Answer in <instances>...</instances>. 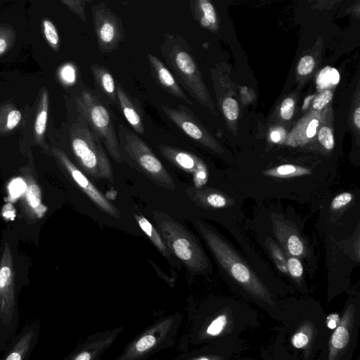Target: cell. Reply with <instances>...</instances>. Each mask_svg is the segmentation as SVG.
Returning <instances> with one entry per match:
<instances>
[{
    "label": "cell",
    "mask_w": 360,
    "mask_h": 360,
    "mask_svg": "<svg viewBox=\"0 0 360 360\" xmlns=\"http://www.w3.org/2000/svg\"><path fill=\"white\" fill-rule=\"evenodd\" d=\"M160 51L176 80L191 96L210 106L207 89L186 39L179 35L166 34L160 45Z\"/></svg>",
    "instance_id": "obj_1"
},
{
    "label": "cell",
    "mask_w": 360,
    "mask_h": 360,
    "mask_svg": "<svg viewBox=\"0 0 360 360\" xmlns=\"http://www.w3.org/2000/svg\"><path fill=\"white\" fill-rule=\"evenodd\" d=\"M194 224L219 264L252 295L271 303L267 288L235 250L219 235L200 221Z\"/></svg>",
    "instance_id": "obj_2"
},
{
    "label": "cell",
    "mask_w": 360,
    "mask_h": 360,
    "mask_svg": "<svg viewBox=\"0 0 360 360\" xmlns=\"http://www.w3.org/2000/svg\"><path fill=\"white\" fill-rule=\"evenodd\" d=\"M153 219L171 253L189 270L204 273L210 269L209 259L189 230L162 211L154 212Z\"/></svg>",
    "instance_id": "obj_3"
},
{
    "label": "cell",
    "mask_w": 360,
    "mask_h": 360,
    "mask_svg": "<svg viewBox=\"0 0 360 360\" xmlns=\"http://www.w3.org/2000/svg\"><path fill=\"white\" fill-rule=\"evenodd\" d=\"M117 137L124 160L158 185L169 190L176 188L168 171L136 132L119 124Z\"/></svg>",
    "instance_id": "obj_4"
},
{
    "label": "cell",
    "mask_w": 360,
    "mask_h": 360,
    "mask_svg": "<svg viewBox=\"0 0 360 360\" xmlns=\"http://www.w3.org/2000/svg\"><path fill=\"white\" fill-rule=\"evenodd\" d=\"M181 321L179 312L159 319L131 340L115 360H145L172 347Z\"/></svg>",
    "instance_id": "obj_5"
},
{
    "label": "cell",
    "mask_w": 360,
    "mask_h": 360,
    "mask_svg": "<svg viewBox=\"0 0 360 360\" xmlns=\"http://www.w3.org/2000/svg\"><path fill=\"white\" fill-rule=\"evenodd\" d=\"M71 144L75 157L87 174L94 179L114 181L112 165L102 142L84 117L75 128Z\"/></svg>",
    "instance_id": "obj_6"
},
{
    "label": "cell",
    "mask_w": 360,
    "mask_h": 360,
    "mask_svg": "<svg viewBox=\"0 0 360 360\" xmlns=\"http://www.w3.org/2000/svg\"><path fill=\"white\" fill-rule=\"evenodd\" d=\"M78 104L84 119L104 144L110 157L117 163L123 162L117 133L109 110L91 91L82 92Z\"/></svg>",
    "instance_id": "obj_7"
},
{
    "label": "cell",
    "mask_w": 360,
    "mask_h": 360,
    "mask_svg": "<svg viewBox=\"0 0 360 360\" xmlns=\"http://www.w3.org/2000/svg\"><path fill=\"white\" fill-rule=\"evenodd\" d=\"M91 14L100 51L111 53L115 51L124 39L122 20L103 2L93 5Z\"/></svg>",
    "instance_id": "obj_8"
},
{
    "label": "cell",
    "mask_w": 360,
    "mask_h": 360,
    "mask_svg": "<svg viewBox=\"0 0 360 360\" xmlns=\"http://www.w3.org/2000/svg\"><path fill=\"white\" fill-rule=\"evenodd\" d=\"M0 318L5 328L18 320L13 257L8 243L4 245L0 259Z\"/></svg>",
    "instance_id": "obj_9"
},
{
    "label": "cell",
    "mask_w": 360,
    "mask_h": 360,
    "mask_svg": "<svg viewBox=\"0 0 360 360\" xmlns=\"http://www.w3.org/2000/svg\"><path fill=\"white\" fill-rule=\"evenodd\" d=\"M54 153L69 176L99 209L112 217H120V210L97 189L89 178L70 160L63 151L56 150Z\"/></svg>",
    "instance_id": "obj_10"
},
{
    "label": "cell",
    "mask_w": 360,
    "mask_h": 360,
    "mask_svg": "<svg viewBox=\"0 0 360 360\" xmlns=\"http://www.w3.org/2000/svg\"><path fill=\"white\" fill-rule=\"evenodd\" d=\"M161 108L168 119L188 136L212 150H218L215 141L186 106L179 104L176 108H172L162 104Z\"/></svg>",
    "instance_id": "obj_11"
},
{
    "label": "cell",
    "mask_w": 360,
    "mask_h": 360,
    "mask_svg": "<svg viewBox=\"0 0 360 360\" xmlns=\"http://www.w3.org/2000/svg\"><path fill=\"white\" fill-rule=\"evenodd\" d=\"M124 327L122 326L94 333L61 360H99L103 354L115 342Z\"/></svg>",
    "instance_id": "obj_12"
},
{
    "label": "cell",
    "mask_w": 360,
    "mask_h": 360,
    "mask_svg": "<svg viewBox=\"0 0 360 360\" xmlns=\"http://www.w3.org/2000/svg\"><path fill=\"white\" fill-rule=\"evenodd\" d=\"M162 155L181 170L192 174L195 187L202 188L208 180V170L205 163L188 152L166 144L159 146Z\"/></svg>",
    "instance_id": "obj_13"
},
{
    "label": "cell",
    "mask_w": 360,
    "mask_h": 360,
    "mask_svg": "<svg viewBox=\"0 0 360 360\" xmlns=\"http://www.w3.org/2000/svg\"><path fill=\"white\" fill-rule=\"evenodd\" d=\"M39 328L37 321L27 324L12 339L2 360H29L39 340Z\"/></svg>",
    "instance_id": "obj_14"
},
{
    "label": "cell",
    "mask_w": 360,
    "mask_h": 360,
    "mask_svg": "<svg viewBox=\"0 0 360 360\" xmlns=\"http://www.w3.org/2000/svg\"><path fill=\"white\" fill-rule=\"evenodd\" d=\"M22 176L25 184L22 198V211L28 221H35L45 214L46 207L41 202V189L33 174L24 170Z\"/></svg>",
    "instance_id": "obj_15"
},
{
    "label": "cell",
    "mask_w": 360,
    "mask_h": 360,
    "mask_svg": "<svg viewBox=\"0 0 360 360\" xmlns=\"http://www.w3.org/2000/svg\"><path fill=\"white\" fill-rule=\"evenodd\" d=\"M147 58L151 74L156 83L171 95L192 105L193 103L183 91L175 77L165 65L152 53H148Z\"/></svg>",
    "instance_id": "obj_16"
},
{
    "label": "cell",
    "mask_w": 360,
    "mask_h": 360,
    "mask_svg": "<svg viewBox=\"0 0 360 360\" xmlns=\"http://www.w3.org/2000/svg\"><path fill=\"white\" fill-rule=\"evenodd\" d=\"M116 94L120 110L132 129L139 134H144L143 116L138 103L134 101L124 88L117 84Z\"/></svg>",
    "instance_id": "obj_17"
},
{
    "label": "cell",
    "mask_w": 360,
    "mask_h": 360,
    "mask_svg": "<svg viewBox=\"0 0 360 360\" xmlns=\"http://www.w3.org/2000/svg\"><path fill=\"white\" fill-rule=\"evenodd\" d=\"M275 236L283 245L288 254L296 257H302L305 254V246L302 239L296 231L283 223L274 221Z\"/></svg>",
    "instance_id": "obj_18"
},
{
    "label": "cell",
    "mask_w": 360,
    "mask_h": 360,
    "mask_svg": "<svg viewBox=\"0 0 360 360\" xmlns=\"http://www.w3.org/2000/svg\"><path fill=\"white\" fill-rule=\"evenodd\" d=\"M354 309L349 306L345 311L342 320L333 333L329 345L328 360H335L338 355L348 345Z\"/></svg>",
    "instance_id": "obj_19"
},
{
    "label": "cell",
    "mask_w": 360,
    "mask_h": 360,
    "mask_svg": "<svg viewBox=\"0 0 360 360\" xmlns=\"http://www.w3.org/2000/svg\"><path fill=\"white\" fill-rule=\"evenodd\" d=\"M321 113L311 112L303 117L290 133L287 143L291 146L302 145L307 143L316 133Z\"/></svg>",
    "instance_id": "obj_20"
},
{
    "label": "cell",
    "mask_w": 360,
    "mask_h": 360,
    "mask_svg": "<svg viewBox=\"0 0 360 360\" xmlns=\"http://www.w3.org/2000/svg\"><path fill=\"white\" fill-rule=\"evenodd\" d=\"M91 71L94 82L99 92L106 97L111 103H117L116 89L117 84L110 72L105 67L98 64L91 65Z\"/></svg>",
    "instance_id": "obj_21"
},
{
    "label": "cell",
    "mask_w": 360,
    "mask_h": 360,
    "mask_svg": "<svg viewBox=\"0 0 360 360\" xmlns=\"http://www.w3.org/2000/svg\"><path fill=\"white\" fill-rule=\"evenodd\" d=\"M186 191L195 203L204 207L222 208L227 205L228 199L223 194L207 188L189 187Z\"/></svg>",
    "instance_id": "obj_22"
},
{
    "label": "cell",
    "mask_w": 360,
    "mask_h": 360,
    "mask_svg": "<svg viewBox=\"0 0 360 360\" xmlns=\"http://www.w3.org/2000/svg\"><path fill=\"white\" fill-rule=\"evenodd\" d=\"M191 9L193 16L205 27H210L216 24L217 15L214 8L207 0L191 1Z\"/></svg>",
    "instance_id": "obj_23"
},
{
    "label": "cell",
    "mask_w": 360,
    "mask_h": 360,
    "mask_svg": "<svg viewBox=\"0 0 360 360\" xmlns=\"http://www.w3.org/2000/svg\"><path fill=\"white\" fill-rule=\"evenodd\" d=\"M134 218L141 230L147 235L159 252L165 257H169L172 253L158 231L143 216L135 214Z\"/></svg>",
    "instance_id": "obj_24"
},
{
    "label": "cell",
    "mask_w": 360,
    "mask_h": 360,
    "mask_svg": "<svg viewBox=\"0 0 360 360\" xmlns=\"http://www.w3.org/2000/svg\"><path fill=\"white\" fill-rule=\"evenodd\" d=\"M310 173L311 170L308 168L290 164L282 165L264 172L266 176L284 179L304 176Z\"/></svg>",
    "instance_id": "obj_25"
},
{
    "label": "cell",
    "mask_w": 360,
    "mask_h": 360,
    "mask_svg": "<svg viewBox=\"0 0 360 360\" xmlns=\"http://www.w3.org/2000/svg\"><path fill=\"white\" fill-rule=\"evenodd\" d=\"M266 246L269 250L271 256L278 268V269L285 274H288L287 270V259L284 252L282 249L275 243L271 238L266 240Z\"/></svg>",
    "instance_id": "obj_26"
},
{
    "label": "cell",
    "mask_w": 360,
    "mask_h": 360,
    "mask_svg": "<svg viewBox=\"0 0 360 360\" xmlns=\"http://www.w3.org/2000/svg\"><path fill=\"white\" fill-rule=\"evenodd\" d=\"M311 335V327L309 325H305L292 335L291 343L297 349L304 348L309 344Z\"/></svg>",
    "instance_id": "obj_27"
},
{
    "label": "cell",
    "mask_w": 360,
    "mask_h": 360,
    "mask_svg": "<svg viewBox=\"0 0 360 360\" xmlns=\"http://www.w3.org/2000/svg\"><path fill=\"white\" fill-rule=\"evenodd\" d=\"M339 79V73L335 69L326 68L320 72L317 83L321 88H323L329 84H337Z\"/></svg>",
    "instance_id": "obj_28"
},
{
    "label": "cell",
    "mask_w": 360,
    "mask_h": 360,
    "mask_svg": "<svg viewBox=\"0 0 360 360\" xmlns=\"http://www.w3.org/2000/svg\"><path fill=\"white\" fill-rule=\"evenodd\" d=\"M288 273L295 280H301L303 275V266L300 260L293 256H286Z\"/></svg>",
    "instance_id": "obj_29"
},
{
    "label": "cell",
    "mask_w": 360,
    "mask_h": 360,
    "mask_svg": "<svg viewBox=\"0 0 360 360\" xmlns=\"http://www.w3.org/2000/svg\"><path fill=\"white\" fill-rule=\"evenodd\" d=\"M222 110L226 117L230 120H235L239 114L238 104L233 98H226L222 102Z\"/></svg>",
    "instance_id": "obj_30"
},
{
    "label": "cell",
    "mask_w": 360,
    "mask_h": 360,
    "mask_svg": "<svg viewBox=\"0 0 360 360\" xmlns=\"http://www.w3.org/2000/svg\"><path fill=\"white\" fill-rule=\"evenodd\" d=\"M319 143L327 150H330L334 147V138L331 129L323 125L320 127L318 132Z\"/></svg>",
    "instance_id": "obj_31"
},
{
    "label": "cell",
    "mask_w": 360,
    "mask_h": 360,
    "mask_svg": "<svg viewBox=\"0 0 360 360\" xmlns=\"http://www.w3.org/2000/svg\"><path fill=\"white\" fill-rule=\"evenodd\" d=\"M353 195L349 192H343L336 195L332 200L330 206L334 210H338L350 203Z\"/></svg>",
    "instance_id": "obj_32"
},
{
    "label": "cell",
    "mask_w": 360,
    "mask_h": 360,
    "mask_svg": "<svg viewBox=\"0 0 360 360\" xmlns=\"http://www.w3.org/2000/svg\"><path fill=\"white\" fill-rule=\"evenodd\" d=\"M44 32L48 41L53 46H56L59 37L55 26L49 20L44 21Z\"/></svg>",
    "instance_id": "obj_33"
},
{
    "label": "cell",
    "mask_w": 360,
    "mask_h": 360,
    "mask_svg": "<svg viewBox=\"0 0 360 360\" xmlns=\"http://www.w3.org/2000/svg\"><path fill=\"white\" fill-rule=\"evenodd\" d=\"M45 105L44 108L38 113L35 121L34 129L38 136H41L46 129L47 122V108L46 101H45Z\"/></svg>",
    "instance_id": "obj_34"
},
{
    "label": "cell",
    "mask_w": 360,
    "mask_h": 360,
    "mask_svg": "<svg viewBox=\"0 0 360 360\" xmlns=\"http://www.w3.org/2000/svg\"><path fill=\"white\" fill-rule=\"evenodd\" d=\"M315 60L311 56H305L302 57L297 65V72L300 75H307L309 74L314 69Z\"/></svg>",
    "instance_id": "obj_35"
},
{
    "label": "cell",
    "mask_w": 360,
    "mask_h": 360,
    "mask_svg": "<svg viewBox=\"0 0 360 360\" xmlns=\"http://www.w3.org/2000/svg\"><path fill=\"white\" fill-rule=\"evenodd\" d=\"M333 93L329 89L321 91L314 99L313 108L316 110L323 109L332 99Z\"/></svg>",
    "instance_id": "obj_36"
},
{
    "label": "cell",
    "mask_w": 360,
    "mask_h": 360,
    "mask_svg": "<svg viewBox=\"0 0 360 360\" xmlns=\"http://www.w3.org/2000/svg\"><path fill=\"white\" fill-rule=\"evenodd\" d=\"M295 101L292 98H285L281 106L280 115L284 120H290L294 112Z\"/></svg>",
    "instance_id": "obj_37"
},
{
    "label": "cell",
    "mask_w": 360,
    "mask_h": 360,
    "mask_svg": "<svg viewBox=\"0 0 360 360\" xmlns=\"http://www.w3.org/2000/svg\"><path fill=\"white\" fill-rule=\"evenodd\" d=\"M65 4L70 6V8L77 13L79 17L86 21V15L84 11V7L86 1H65Z\"/></svg>",
    "instance_id": "obj_38"
},
{
    "label": "cell",
    "mask_w": 360,
    "mask_h": 360,
    "mask_svg": "<svg viewBox=\"0 0 360 360\" xmlns=\"http://www.w3.org/2000/svg\"><path fill=\"white\" fill-rule=\"evenodd\" d=\"M21 119V113L17 110L11 111L7 117L6 127L8 129H12L19 123Z\"/></svg>",
    "instance_id": "obj_39"
},
{
    "label": "cell",
    "mask_w": 360,
    "mask_h": 360,
    "mask_svg": "<svg viewBox=\"0 0 360 360\" xmlns=\"http://www.w3.org/2000/svg\"><path fill=\"white\" fill-rule=\"evenodd\" d=\"M61 77L67 83H72L75 80V70L70 65H65L61 70Z\"/></svg>",
    "instance_id": "obj_40"
},
{
    "label": "cell",
    "mask_w": 360,
    "mask_h": 360,
    "mask_svg": "<svg viewBox=\"0 0 360 360\" xmlns=\"http://www.w3.org/2000/svg\"><path fill=\"white\" fill-rule=\"evenodd\" d=\"M340 321L338 314H330L327 318V326L330 329H334L339 325Z\"/></svg>",
    "instance_id": "obj_41"
},
{
    "label": "cell",
    "mask_w": 360,
    "mask_h": 360,
    "mask_svg": "<svg viewBox=\"0 0 360 360\" xmlns=\"http://www.w3.org/2000/svg\"><path fill=\"white\" fill-rule=\"evenodd\" d=\"M150 262L151 263L152 266H153L154 269H155L156 272L158 273V274L159 276H160L162 278H163L165 280H167V281L169 283V284H174V281H172V279L168 278V276L165 274H162V270L158 268V266L155 264L154 263H153L151 261H150Z\"/></svg>",
    "instance_id": "obj_42"
},
{
    "label": "cell",
    "mask_w": 360,
    "mask_h": 360,
    "mask_svg": "<svg viewBox=\"0 0 360 360\" xmlns=\"http://www.w3.org/2000/svg\"><path fill=\"white\" fill-rule=\"evenodd\" d=\"M354 122L356 127L359 129L360 128V108L358 107L354 113Z\"/></svg>",
    "instance_id": "obj_43"
},
{
    "label": "cell",
    "mask_w": 360,
    "mask_h": 360,
    "mask_svg": "<svg viewBox=\"0 0 360 360\" xmlns=\"http://www.w3.org/2000/svg\"><path fill=\"white\" fill-rule=\"evenodd\" d=\"M270 137L271 140L274 143H278L281 139L280 132L276 130L272 131L271 132Z\"/></svg>",
    "instance_id": "obj_44"
},
{
    "label": "cell",
    "mask_w": 360,
    "mask_h": 360,
    "mask_svg": "<svg viewBox=\"0 0 360 360\" xmlns=\"http://www.w3.org/2000/svg\"><path fill=\"white\" fill-rule=\"evenodd\" d=\"M6 41L4 39L0 38V54L3 53L4 52V51L6 50Z\"/></svg>",
    "instance_id": "obj_45"
},
{
    "label": "cell",
    "mask_w": 360,
    "mask_h": 360,
    "mask_svg": "<svg viewBox=\"0 0 360 360\" xmlns=\"http://www.w3.org/2000/svg\"><path fill=\"white\" fill-rule=\"evenodd\" d=\"M0 323H1V318H0Z\"/></svg>",
    "instance_id": "obj_46"
}]
</instances>
